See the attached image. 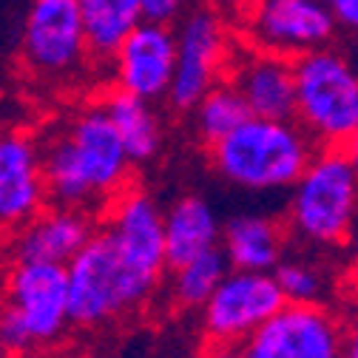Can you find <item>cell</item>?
Instances as JSON below:
<instances>
[{
  "instance_id": "obj_11",
  "label": "cell",
  "mask_w": 358,
  "mask_h": 358,
  "mask_svg": "<svg viewBox=\"0 0 358 358\" xmlns=\"http://www.w3.org/2000/svg\"><path fill=\"white\" fill-rule=\"evenodd\" d=\"M347 330L324 304L287 301L245 344V358H344Z\"/></svg>"
},
{
  "instance_id": "obj_1",
  "label": "cell",
  "mask_w": 358,
  "mask_h": 358,
  "mask_svg": "<svg viewBox=\"0 0 358 358\" xmlns=\"http://www.w3.org/2000/svg\"><path fill=\"white\" fill-rule=\"evenodd\" d=\"M40 143L52 202L106 210L131 188L137 165L100 100L71 111Z\"/></svg>"
},
{
  "instance_id": "obj_31",
  "label": "cell",
  "mask_w": 358,
  "mask_h": 358,
  "mask_svg": "<svg viewBox=\"0 0 358 358\" xmlns=\"http://www.w3.org/2000/svg\"><path fill=\"white\" fill-rule=\"evenodd\" d=\"M6 92H9V85H6V77H3V71H0V103L6 100Z\"/></svg>"
},
{
  "instance_id": "obj_10",
  "label": "cell",
  "mask_w": 358,
  "mask_h": 358,
  "mask_svg": "<svg viewBox=\"0 0 358 358\" xmlns=\"http://www.w3.org/2000/svg\"><path fill=\"white\" fill-rule=\"evenodd\" d=\"M239 20L245 43L293 60L324 49L336 29V15L324 0H250Z\"/></svg>"
},
{
  "instance_id": "obj_21",
  "label": "cell",
  "mask_w": 358,
  "mask_h": 358,
  "mask_svg": "<svg viewBox=\"0 0 358 358\" xmlns=\"http://www.w3.org/2000/svg\"><path fill=\"white\" fill-rule=\"evenodd\" d=\"M191 117L199 143L210 148L219 140H225L231 131H236L245 120H250L253 111L239 94V88L231 80H222L191 108Z\"/></svg>"
},
{
  "instance_id": "obj_25",
  "label": "cell",
  "mask_w": 358,
  "mask_h": 358,
  "mask_svg": "<svg viewBox=\"0 0 358 358\" xmlns=\"http://www.w3.org/2000/svg\"><path fill=\"white\" fill-rule=\"evenodd\" d=\"M199 358H245L242 344H213L208 341V347L202 350Z\"/></svg>"
},
{
  "instance_id": "obj_9",
  "label": "cell",
  "mask_w": 358,
  "mask_h": 358,
  "mask_svg": "<svg viewBox=\"0 0 358 358\" xmlns=\"http://www.w3.org/2000/svg\"><path fill=\"white\" fill-rule=\"evenodd\" d=\"M287 304L273 271H239L222 279L202 307V327L213 344H245Z\"/></svg>"
},
{
  "instance_id": "obj_30",
  "label": "cell",
  "mask_w": 358,
  "mask_h": 358,
  "mask_svg": "<svg viewBox=\"0 0 358 358\" xmlns=\"http://www.w3.org/2000/svg\"><path fill=\"white\" fill-rule=\"evenodd\" d=\"M350 248L358 253V219H355V225H352V234H350Z\"/></svg>"
},
{
  "instance_id": "obj_15",
  "label": "cell",
  "mask_w": 358,
  "mask_h": 358,
  "mask_svg": "<svg viewBox=\"0 0 358 358\" xmlns=\"http://www.w3.org/2000/svg\"><path fill=\"white\" fill-rule=\"evenodd\" d=\"M245 103L250 106L253 117L271 120H296V60L256 49L245 43L234 49L228 63V77Z\"/></svg>"
},
{
  "instance_id": "obj_7",
  "label": "cell",
  "mask_w": 358,
  "mask_h": 358,
  "mask_svg": "<svg viewBox=\"0 0 358 358\" xmlns=\"http://www.w3.org/2000/svg\"><path fill=\"white\" fill-rule=\"evenodd\" d=\"M20 63L40 85H69L97 63L77 0H31L20 31Z\"/></svg>"
},
{
  "instance_id": "obj_12",
  "label": "cell",
  "mask_w": 358,
  "mask_h": 358,
  "mask_svg": "<svg viewBox=\"0 0 358 358\" xmlns=\"http://www.w3.org/2000/svg\"><path fill=\"white\" fill-rule=\"evenodd\" d=\"M49 202L40 137L17 125L0 128V234H17Z\"/></svg>"
},
{
  "instance_id": "obj_19",
  "label": "cell",
  "mask_w": 358,
  "mask_h": 358,
  "mask_svg": "<svg viewBox=\"0 0 358 358\" xmlns=\"http://www.w3.org/2000/svg\"><path fill=\"white\" fill-rule=\"evenodd\" d=\"M97 63H111L128 31L143 23V0H77Z\"/></svg>"
},
{
  "instance_id": "obj_18",
  "label": "cell",
  "mask_w": 358,
  "mask_h": 358,
  "mask_svg": "<svg viewBox=\"0 0 358 358\" xmlns=\"http://www.w3.org/2000/svg\"><path fill=\"white\" fill-rule=\"evenodd\" d=\"M106 114L111 117L114 128L128 148V157L134 165H148L162 151V122L154 111V103L145 97H137L125 88H108L100 97Z\"/></svg>"
},
{
  "instance_id": "obj_2",
  "label": "cell",
  "mask_w": 358,
  "mask_h": 358,
  "mask_svg": "<svg viewBox=\"0 0 358 358\" xmlns=\"http://www.w3.org/2000/svg\"><path fill=\"white\" fill-rule=\"evenodd\" d=\"M316 154L319 143L299 120L250 117L210 145V165L234 188L273 194L290 191Z\"/></svg>"
},
{
  "instance_id": "obj_13",
  "label": "cell",
  "mask_w": 358,
  "mask_h": 358,
  "mask_svg": "<svg viewBox=\"0 0 358 358\" xmlns=\"http://www.w3.org/2000/svg\"><path fill=\"white\" fill-rule=\"evenodd\" d=\"M176 71V31L171 23L143 20L120 43L111 57V77L117 88L145 97L151 103L168 100Z\"/></svg>"
},
{
  "instance_id": "obj_32",
  "label": "cell",
  "mask_w": 358,
  "mask_h": 358,
  "mask_svg": "<svg viewBox=\"0 0 358 358\" xmlns=\"http://www.w3.org/2000/svg\"><path fill=\"white\" fill-rule=\"evenodd\" d=\"M3 250H6V236L0 234V259H3Z\"/></svg>"
},
{
  "instance_id": "obj_29",
  "label": "cell",
  "mask_w": 358,
  "mask_h": 358,
  "mask_svg": "<svg viewBox=\"0 0 358 358\" xmlns=\"http://www.w3.org/2000/svg\"><path fill=\"white\" fill-rule=\"evenodd\" d=\"M12 350H9V341H6V330H3V319H0V358H9Z\"/></svg>"
},
{
  "instance_id": "obj_24",
  "label": "cell",
  "mask_w": 358,
  "mask_h": 358,
  "mask_svg": "<svg viewBox=\"0 0 358 358\" xmlns=\"http://www.w3.org/2000/svg\"><path fill=\"white\" fill-rule=\"evenodd\" d=\"M324 3L333 9L336 20L358 31V0H324Z\"/></svg>"
},
{
  "instance_id": "obj_23",
  "label": "cell",
  "mask_w": 358,
  "mask_h": 358,
  "mask_svg": "<svg viewBox=\"0 0 358 358\" xmlns=\"http://www.w3.org/2000/svg\"><path fill=\"white\" fill-rule=\"evenodd\" d=\"M185 0H143V15L145 20H159V23H171L179 17Z\"/></svg>"
},
{
  "instance_id": "obj_6",
  "label": "cell",
  "mask_w": 358,
  "mask_h": 358,
  "mask_svg": "<svg viewBox=\"0 0 358 358\" xmlns=\"http://www.w3.org/2000/svg\"><path fill=\"white\" fill-rule=\"evenodd\" d=\"M296 120L319 148H344L358 131V69L338 52L296 57Z\"/></svg>"
},
{
  "instance_id": "obj_5",
  "label": "cell",
  "mask_w": 358,
  "mask_h": 358,
  "mask_svg": "<svg viewBox=\"0 0 358 358\" xmlns=\"http://www.w3.org/2000/svg\"><path fill=\"white\" fill-rule=\"evenodd\" d=\"M358 219V171L344 148H319L287 199V228L313 248L350 242Z\"/></svg>"
},
{
  "instance_id": "obj_14",
  "label": "cell",
  "mask_w": 358,
  "mask_h": 358,
  "mask_svg": "<svg viewBox=\"0 0 358 358\" xmlns=\"http://www.w3.org/2000/svg\"><path fill=\"white\" fill-rule=\"evenodd\" d=\"M100 228V219L77 205L49 202L29 225L6 236V253L12 262H52L69 264Z\"/></svg>"
},
{
  "instance_id": "obj_8",
  "label": "cell",
  "mask_w": 358,
  "mask_h": 358,
  "mask_svg": "<svg viewBox=\"0 0 358 358\" xmlns=\"http://www.w3.org/2000/svg\"><path fill=\"white\" fill-rule=\"evenodd\" d=\"M234 40L222 12L213 6L194 9L176 29V71L168 92L173 111H191L216 83L228 77Z\"/></svg>"
},
{
  "instance_id": "obj_17",
  "label": "cell",
  "mask_w": 358,
  "mask_h": 358,
  "mask_svg": "<svg viewBox=\"0 0 358 358\" xmlns=\"http://www.w3.org/2000/svg\"><path fill=\"white\" fill-rule=\"evenodd\" d=\"M222 228L216 208L202 196H179L165 210L168 264H182L199 253L222 248Z\"/></svg>"
},
{
  "instance_id": "obj_4",
  "label": "cell",
  "mask_w": 358,
  "mask_h": 358,
  "mask_svg": "<svg viewBox=\"0 0 358 358\" xmlns=\"http://www.w3.org/2000/svg\"><path fill=\"white\" fill-rule=\"evenodd\" d=\"M0 319L12 355L57 344L71 324L69 267L9 259L0 293Z\"/></svg>"
},
{
  "instance_id": "obj_27",
  "label": "cell",
  "mask_w": 358,
  "mask_h": 358,
  "mask_svg": "<svg viewBox=\"0 0 358 358\" xmlns=\"http://www.w3.org/2000/svg\"><path fill=\"white\" fill-rule=\"evenodd\" d=\"M344 358H358V322H352L347 327V338H344Z\"/></svg>"
},
{
  "instance_id": "obj_20",
  "label": "cell",
  "mask_w": 358,
  "mask_h": 358,
  "mask_svg": "<svg viewBox=\"0 0 358 358\" xmlns=\"http://www.w3.org/2000/svg\"><path fill=\"white\" fill-rule=\"evenodd\" d=\"M228 273H231V262L222 248L199 253L182 264L168 267V287H165L168 299L176 307H185V310L199 307L202 310Z\"/></svg>"
},
{
  "instance_id": "obj_28",
  "label": "cell",
  "mask_w": 358,
  "mask_h": 358,
  "mask_svg": "<svg viewBox=\"0 0 358 358\" xmlns=\"http://www.w3.org/2000/svg\"><path fill=\"white\" fill-rule=\"evenodd\" d=\"M344 151H347V157L352 159V165H355V171H358V131L350 137V143L344 145Z\"/></svg>"
},
{
  "instance_id": "obj_22",
  "label": "cell",
  "mask_w": 358,
  "mask_h": 358,
  "mask_svg": "<svg viewBox=\"0 0 358 358\" xmlns=\"http://www.w3.org/2000/svg\"><path fill=\"white\" fill-rule=\"evenodd\" d=\"M273 273L279 287L285 290V299L296 304H322L330 290L324 264L307 256H285Z\"/></svg>"
},
{
  "instance_id": "obj_16",
  "label": "cell",
  "mask_w": 358,
  "mask_h": 358,
  "mask_svg": "<svg viewBox=\"0 0 358 358\" xmlns=\"http://www.w3.org/2000/svg\"><path fill=\"white\" fill-rule=\"evenodd\" d=\"M222 250L239 271H276L287 256V231L264 213H236L222 228Z\"/></svg>"
},
{
  "instance_id": "obj_26",
  "label": "cell",
  "mask_w": 358,
  "mask_h": 358,
  "mask_svg": "<svg viewBox=\"0 0 358 358\" xmlns=\"http://www.w3.org/2000/svg\"><path fill=\"white\" fill-rule=\"evenodd\" d=\"M208 6H213V9H219L222 15H242L248 6H250V0H205Z\"/></svg>"
},
{
  "instance_id": "obj_3",
  "label": "cell",
  "mask_w": 358,
  "mask_h": 358,
  "mask_svg": "<svg viewBox=\"0 0 358 358\" xmlns=\"http://www.w3.org/2000/svg\"><path fill=\"white\" fill-rule=\"evenodd\" d=\"M66 267L71 324L83 330L114 324L131 313L143 310L162 285L145 271H140L120 250V245L103 225Z\"/></svg>"
}]
</instances>
